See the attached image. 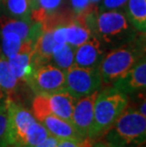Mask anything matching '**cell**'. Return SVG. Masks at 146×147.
Masks as SVG:
<instances>
[{"mask_svg": "<svg viewBox=\"0 0 146 147\" xmlns=\"http://www.w3.org/2000/svg\"><path fill=\"white\" fill-rule=\"evenodd\" d=\"M139 147H145V143H143V144H141Z\"/></svg>", "mask_w": 146, "mask_h": 147, "instance_id": "34", "label": "cell"}, {"mask_svg": "<svg viewBox=\"0 0 146 147\" xmlns=\"http://www.w3.org/2000/svg\"><path fill=\"white\" fill-rule=\"evenodd\" d=\"M16 147H17V146H16Z\"/></svg>", "mask_w": 146, "mask_h": 147, "instance_id": "37", "label": "cell"}, {"mask_svg": "<svg viewBox=\"0 0 146 147\" xmlns=\"http://www.w3.org/2000/svg\"><path fill=\"white\" fill-rule=\"evenodd\" d=\"M65 71L56 65L45 64L33 68L27 81L37 94H52L65 91Z\"/></svg>", "mask_w": 146, "mask_h": 147, "instance_id": "7", "label": "cell"}, {"mask_svg": "<svg viewBox=\"0 0 146 147\" xmlns=\"http://www.w3.org/2000/svg\"><path fill=\"white\" fill-rule=\"evenodd\" d=\"M95 140L91 139H83L82 140H59L56 147H91Z\"/></svg>", "mask_w": 146, "mask_h": 147, "instance_id": "23", "label": "cell"}, {"mask_svg": "<svg viewBox=\"0 0 146 147\" xmlns=\"http://www.w3.org/2000/svg\"><path fill=\"white\" fill-rule=\"evenodd\" d=\"M141 58V51L134 45H125L108 52L98 67L102 83L114 84L125 76Z\"/></svg>", "mask_w": 146, "mask_h": 147, "instance_id": "4", "label": "cell"}, {"mask_svg": "<svg viewBox=\"0 0 146 147\" xmlns=\"http://www.w3.org/2000/svg\"><path fill=\"white\" fill-rule=\"evenodd\" d=\"M2 3L7 11L13 18L25 20L32 19L30 0H2Z\"/></svg>", "mask_w": 146, "mask_h": 147, "instance_id": "19", "label": "cell"}, {"mask_svg": "<svg viewBox=\"0 0 146 147\" xmlns=\"http://www.w3.org/2000/svg\"><path fill=\"white\" fill-rule=\"evenodd\" d=\"M91 147H111V146L106 142H104V140H98V142L95 140Z\"/></svg>", "mask_w": 146, "mask_h": 147, "instance_id": "29", "label": "cell"}, {"mask_svg": "<svg viewBox=\"0 0 146 147\" xmlns=\"http://www.w3.org/2000/svg\"><path fill=\"white\" fill-rule=\"evenodd\" d=\"M7 147H16V146H15V145H8Z\"/></svg>", "mask_w": 146, "mask_h": 147, "instance_id": "33", "label": "cell"}, {"mask_svg": "<svg viewBox=\"0 0 146 147\" xmlns=\"http://www.w3.org/2000/svg\"><path fill=\"white\" fill-rule=\"evenodd\" d=\"M145 106H146V102H145V98H143V101H142V102L141 104V105H139V112L142 115L146 116V111H145Z\"/></svg>", "mask_w": 146, "mask_h": 147, "instance_id": "30", "label": "cell"}, {"mask_svg": "<svg viewBox=\"0 0 146 147\" xmlns=\"http://www.w3.org/2000/svg\"><path fill=\"white\" fill-rule=\"evenodd\" d=\"M54 65H56L63 71L74 65V48L67 43L56 45L51 56Z\"/></svg>", "mask_w": 146, "mask_h": 147, "instance_id": "18", "label": "cell"}, {"mask_svg": "<svg viewBox=\"0 0 146 147\" xmlns=\"http://www.w3.org/2000/svg\"><path fill=\"white\" fill-rule=\"evenodd\" d=\"M1 54H2V53H1V52H0V55H1Z\"/></svg>", "mask_w": 146, "mask_h": 147, "instance_id": "35", "label": "cell"}, {"mask_svg": "<svg viewBox=\"0 0 146 147\" xmlns=\"http://www.w3.org/2000/svg\"><path fill=\"white\" fill-rule=\"evenodd\" d=\"M75 102L76 99L66 90L52 94H37L32 102V115L38 121L51 114L71 123Z\"/></svg>", "mask_w": 146, "mask_h": 147, "instance_id": "5", "label": "cell"}, {"mask_svg": "<svg viewBox=\"0 0 146 147\" xmlns=\"http://www.w3.org/2000/svg\"><path fill=\"white\" fill-rule=\"evenodd\" d=\"M99 91L100 90L77 99L74 105L71 123L83 139H91L94 123V104Z\"/></svg>", "mask_w": 146, "mask_h": 147, "instance_id": "9", "label": "cell"}, {"mask_svg": "<svg viewBox=\"0 0 146 147\" xmlns=\"http://www.w3.org/2000/svg\"><path fill=\"white\" fill-rule=\"evenodd\" d=\"M104 137L111 147H139L145 143L146 116L126 107Z\"/></svg>", "mask_w": 146, "mask_h": 147, "instance_id": "1", "label": "cell"}, {"mask_svg": "<svg viewBox=\"0 0 146 147\" xmlns=\"http://www.w3.org/2000/svg\"><path fill=\"white\" fill-rule=\"evenodd\" d=\"M82 17L91 32H95L106 43L120 41L130 30L129 19L118 10L98 13L97 9L91 8Z\"/></svg>", "mask_w": 146, "mask_h": 147, "instance_id": "3", "label": "cell"}, {"mask_svg": "<svg viewBox=\"0 0 146 147\" xmlns=\"http://www.w3.org/2000/svg\"><path fill=\"white\" fill-rule=\"evenodd\" d=\"M58 140H59L57 139V138L49 135L44 140V142H42L41 143H39V144H37L33 147H56L57 143H58Z\"/></svg>", "mask_w": 146, "mask_h": 147, "instance_id": "27", "label": "cell"}, {"mask_svg": "<svg viewBox=\"0 0 146 147\" xmlns=\"http://www.w3.org/2000/svg\"><path fill=\"white\" fill-rule=\"evenodd\" d=\"M8 101H9V98L7 94H6V92H4L0 88V109L7 107Z\"/></svg>", "mask_w": 146, "mask_h": 147, "instance_id": "28", "label": "cell"}, {"mask_svg": "<svg viewBox=\"0 0 146 147\" xmlns=\"http://www.w3.org/2000/svg\"><path fill=\"white\" fill-rule=\"evenodd\" d=\"M19 83L20 82L11 72L8 59L1 54L0 55V88L6 92L9 100H11L13 96Z\"/></svg>", "mask_w": 146, "mask_h": 147, "instance_id": "16", "label": "cell"}, {"mask_svg": "<svg viewBox=\"0 0 146 147\" xmlns=\"http://www.w3.org/2000/svg\"><path fill=\"white\" fill-rule=\"evenodd\" d=\"M74 14L76 16H83L90 9L92 3L89 0H70Z\"/></svg>", "mask_w": 146, "mask_h": 147, "instance_id": "24", "label": "cell"}, {"mask_svg": "<svg viewBox=\"0 0 146 147\" xmlns=\"http://www.w3.org/2000/svg\"><path fill=\"white\" fill-rule=\"evenodd\" d=\"M128 19L137 30L145 32L146 30V0H128L127 1Z\"/></svg>", "mask_w": 146, "mask_h": 147, "instance_id": "17", "label": "cell"}, {"mask_svg": "<svg viewBox=\"0 0 146 147\" xmlns=\"http://www.w3.org/2000/svg\"><path fill=\"white\" fill-rule=\"evenodd\" d=\"M0 2H2V0H0Z\"/></svg>", "mask_w": 146, "mask_h": 147, "instance_id": "36", "label": "cell"}, {"mask_svg": "<svg viewBox=\"0 0 146 147\" xmlns=\"http://www.w3.org/2000/svg\"><path fill=\"white\" fill-rule=\"evenodd\" d=\"M102 57L101 43L96 36H91L87 41L74 49V65L77 67H98Z\"/></svg>", "mask_w": 146, "mask_h": 147, "instance_id": "11", "label": "cell"}, {"mask_svg": "<svg viewBox=\"0 0 146 147\" xmlns=\"http://www.w3.org/2000/svg\"><path fill=\"white\" fill-rule=\"evenodd\" d=\"M127 105L128 98L126 94L115 87L99 91L94 104L91 140H97L100 137H104L125 110Z\"/></svg>", "mask_w": 146, "mask_h": 147, "instance_id": "2", "label": "cell"}, {"mask_svg": "<svg viewBox=\"0 0 146 147\" xmlns=\"http://www.w3.org/2000/svg\"><path fill=\"white\" fill-rule=\"evenodd\" d=\"M128 0H102L100 11H114L118 9L123 8L126 6Z\"/></svg>", "mask_w": 146, "mask_h": 147, "instance_id": "25", "label": "cell"}, {"mask_svg": "<svg viewBox=\"0 0 146 147\" xmlns=\"http://www.w3.org/2000/svg\"><path fill=\"white\" fill-rule=\"evenodd\" d=\"M32 40L24 41L20 51L14 56L8 59L9 65L11 72L19 82H26L29 80L32 72V54H33Z\"/></svg>", "mask_w": 146, "mask_h": 147, "instance_id": "10", "label": "cell"}, {"mask_svg": "<svg viewBox=\"0 0 146 147\" xmlns=\"http://www.w3.org/2000/svg\"><path fill=\"white\" fill-rule=\"evenodd\" d=\"M65 90L76 100L100 90L102 84L98 67L72 65L65 71Z\"/></svg>", "mask_w": 146, "mask_h": 147, "instance_id": "6", "label": "cell"}, {"mask_svg": "<svg viewBox=\"0 0 146 147\" xmlns=\"http://www.w3.org/2000/svg\"><path fill=\"white\" fill-rule=\"evenodd\" d=\"M2 35V54L9 59L20 51L23 40L14 32H4Z\"/></svg>", "mask_w": 146, "mask_h": 147, "instance_id": "21", "label": "cell"}, {"mask_svg": "<svg viewBox=\"0 0 146 147\" xmlns=\"http://www.w3.org/2000/svg\"><path fill=\"white\" fill-rule=\"evenodd\" d=\"M40 0H30V9L32 11L33 9H35L37 6H38V3H39Z\"/></svg>", "mask_w": 146, "mask_h": 147, "instance_id": "31", "label": "cell"}, {"mask_svg": "<svg viewBox=\"0 0 146 147\" xmlns=\"http://www.w3.org/2000/svg\"><path fill=\"white\" fill-rule=\"evenodd\" d=\"M10 144L8 135V110L7 107L0 109V147Z\"/></svg>", "mask_w": 146, "mask_h": 147, "instance_id": "22", "label": "cell"}, {"mask_svg": "<svg viewBox=\"0 0 146 147\" xmlns=\"http://www.w3.org/2000/svg\"><path fill=\"white\" fill-rule=\"evenodd\" d=\"M0 29L1 33L9 32H14L23 41L32 40L33 42H35L36 38L42 32V25L32 19L25 20L3 16L0 18Z\"/></svg>", "mask_w": 146, "mask_h": 147, "instance_id": "12", "label": "cell"}, {"mask_svg": "<svg viewBox=\"0 0 146 147\" xmlns=\"http://www.w3.org/2000/svg\"><path fill=\"white\" fill-rule=\"evenodd\" d=\"M91 3H94V2H99V1H101V0H89Z\"/></svg>", "mask_w": 146, "mask_h": 147, "instance_id": "32", "label": "cell"}, {"mask_svg": "<svg viewBox=\"0 0 146 147\" xmlns=\"http://www.w3.org/2000/svg\"><path fill=\"white\" fill-rule=\"evenodd\" d=\"M39 123H41L46 127V129L51 136L57 138L58 140H83L77 132L72 123L55 115H46Z\"/></svg>", "mask_w": 146, "mask_h": 147, "instance_id": "14", "label": "cell"}, {"mask_svg": "<svg viewBox=\"0 0 146 147\" xmlns=\"http://www.w3.org/2000/svg\"><path fill=\"white\" fill-rule=\"evenodd\" d=\"M8 135L11 145L20 147L30 125L36 121L32 113L11 100L7 104Z\"/></svg>", "mask_w": 146, "mask_h": 147, "instance_id": "8", "label": "cell"}, {"mask_svg": "<svg viewBox=\"0 0 146 147\" xmlns=\"http://www.w3.org/2000/svg\"><path fill=\"white\" fill-rule=\"evenodd\" d=\"M52 36L57 45L67 43L66 25H58L52 29Z\"/></svg>", "mask_w": 146, "mask_h": 147, "instance_id": "26", "label": "cell"}, {"mask_svg": "<svg viewBox=\"0 0 146 147\" xmlns=\"http://www.w3.org/2000/svg\"><path fill=\"white\" fill-rule=\"evenodd\" d=\"M67 43L72 48H77L92 36V32L82 16L71 18L66 25Z\"/></svg>", "mask_w": 146, "mask_h": 147, "instance_id": "15", "label": "cell"}, {"mask_svg": "<svg viewBox=\"0 0 146 147\" xmlns=\"http://www.w3.org/2000/svg\"><path fill=\"white\" fill-rule=\"evenodd\" d=\"M49 135L50 134L46 129V127L38 121H35L29 128L24 139L23 144L20 147H33L44 142Z\"/></svg>", "mask_w": 146, "mask_h": 147, "instance_id": "20", "label": "cell"}, {"mask_svg": "<svg viewBox=\"0 0 146 147\" xmlns=\"http://www.w3.org/2000/svg\"><path fill=\"white\" fill-rule=\"evenodd\" d=\"M146 86V61L143 56L137 62L125 76L117 80L114 87L123 93H132L145 89Z\"/></svg>", "mask_w": 146, "mask_h": 147, "instance_id": "13", "label": "cell"}]
</instances>
